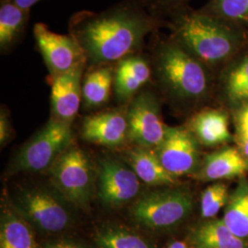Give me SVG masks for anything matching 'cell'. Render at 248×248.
<instances>
[{"label": "cell", "instance_id": "21", "mask_svg": "<svg viewBox=\"0 0 248 248\" xmlns=\"http://www.w3.org/2000/svg\"><path fill=\"white\" fill-rule=\"evenodd\" d=\"M192 248H248V242L231 232L222 220L203 222L191 234Z\"/></svg>", "mask_w": 248, "mask_h": 248}, {"label": "cell", "instance_id": "8", "mask_svg": "<svg viewBox=\"0 0 248 248\" xmlns=\"http://www.w3.org/2000/svg\"><path fill=\"white\" fill-rule=\"evenodd\" d=\"M129 139L137 146L155 149L163 141L167 126L161 115L157 95L150 89H142L127 106Z\"/></svg>", "mask_w": 248, "mask_h": 248}, {"label": "cell", "instance_id": "17", "mask_svg": "<svg viewBox=\"0 0 248 248\" xmlns=\"http://www.w3.org/2000/svg\"><path fill=\"white\" fill-rule=\"evenodd\" d=\"M31 10L0 0V53H10L26 32Z\"/></svg>", "mask_w": 248, "mask_h": 248}, {"label": "cell", "instance_id": "24", "mask_svg": "<svg viewBox=\"0 0 248 248\" xmlns=\"http://www.w3.org/2000/svg\"><path fill=\"white\" fill-rule=\"evenodd\" d=\"M200 11L222 20H245L248 19V0H212Z\"/></svg>", "mask_w": 248, "mask_h": 248}, {"label": "cell", "instance_id": "31", "mask_svg": "<svg viewBox=\"0 0 248 248\" xmlns=\"http://www.w3.org/2000/svg\"><path fill=\"white\" fill-rule=\"evenodd\" d=\"M3 1L12 2V3L16 4L17 6L22 8V9L31 10V8L33 5H35L37 2H39V1H41V0H3Z\"/></svg>", "mask_w": 248, "mask_h": 248}, {"label": "cell", "instance_id": "19", "mask_svg": "<svg viewBox=\"0 0 248 248\" xmlns=\"http://www.w3.org/2000/svg\"><path fill=\"white\" fill-rule=\"evenodd\" d=\"M247 161L238 151L227 148L206 156L199 173L204 181H213L239 177L246 173Z\"/></svg>", "mask_w": 248, "mask_h": 248}, {"label": "cell", "instance_id": "25", "mask_svg": "<svg viewBox=\"0 0 248 248\" xmlns=\"http://www.w3.org/2000/svg\"><path fill=\"white\" fill-rule=\"evenodd\" d=\"M226 87L232 100L237 102L248 100V55L231 70Z\"/></svg>", "mask_w": 248, "mask_h": 248}, {"label": "cell", "instance_id": "15", "mask_svg": "<svg viewBox=\"0 0 248 248\" xmlns=\"http://www.w3.org/2000/svg\"><path fill=\"white\" fill-rule=\"evenodd\" d=\"M115 63L87 67L82 80V104L88 109L106 105L113 91Z\"/></svg>", "mask_w": 248, "mask_h": 248}, {"label": "cell", "instance_id": "9", "mask_svg": "<svg viewBox=\"0 0 248 248\" xmlns=\"http://www.w3.org/2000/svg\"><path fill=\"white\" fill-rule=\"evenodd\" d=\"M33 36L49 77L62 75L78 65L87 64L85 53L70 34L53 32L45 23L38 22L33 28Z\"/></svg>", "mask_w": 248, "mask_h": 248}, {"label": "cell", "instance_id": "5", "mask_svg": "<svg viewBox=\"0 0 248 248\" xmlns=\"http://www.w3.org/2000/svg\"><path fill=\"white\" fill-rule=\"evenodd\" d=\"M51 181L67 202L88 208L94 192V169L88 155L69 147L48 169Z\"/></svg>", "mask_w": 248, "mask_h": 248}, {"label": "cell", "instance_id": "1", "mask_svg": "<svg viewBox=\"0 0 248 248\" xmlns=\"http://www.w3.org/2000/svg\"><path fill=\"white\" fill-rule=\"evenodd\" d=\"M169 20L152 14L141 0H123L99 12L82 10L68 22V34L87 58V67L116 63L145 51V39Z\"/></svg>", "mask_w": 248, "mask_h": 248}, {"label": "cell", "instance_id": "23", "mask_svg": "<svg viewBox=\"0 0 248 248\" xmlns=\"http://www.w3.org/2000/svg\"><path fill=\"white\" fill-rule=\"evenodd\" d=\"M222 221L240 238L248 237V186L244 185L229 198Z\"/></svg>", "mask_w": 248, "mask_h": 248}, {"label": "cell", "instance_id": "20", "mask_svg": "<svg viewBox=\"0 0 248 248\" xmlns=\"http://www.w3.org/2000/svg\"><path fill=\"white\" fill-rule=\"evenodd\" d=\"M0 248H38L32 227L12 206L1 213Z\"/></svg>", "mask_w": 248, "mask_h": 248}, {"label": "cell", "instance_id": "4", "mask_svg": "<svg viewBox=\"0 0 248 248\" xmlns=\"http://www.w3.org/2000/svg\"><path fill=\"white\" fill-rule=\"evenodd\" d=\"M66 200L43 187L18 191L11 206L32 228L46 234L58 233L71 225L73 216Z\"/></svg>", "mask_w": 248, "mask_h": 248}, {"label": "cell", "instance_id": "14", "mask_svg": "<svg viewBox=\"0 0 248 248\" xmlns=\"http://www.w3.org/2000/svg\"><path fill=\"white\" fill-rule=\"evenodd\" d=\"M87 64L55 77H49L51 83V110L53 119L71 124L82 103V80Z\"/></svg>", "mask_w": 248, "mask_h": 248}, {"label": "cell", "instance_id": "32", "mask_svg": "<svg viewBox=\"0 0 248 248\" xmlns=\"http://www.w3.org/2000/svg\"><path fill=\"white\" fill-rule=\"evenodd\" d=\"M168 248H191L183 241H175L169 245Z\"/></svg>", "mask_w": 248, "mask_h": 248}, {"label": "cell", "instance_id": "16", "mask_svg": "<svg viewBox=\"0 0 248 248\" xmlns=\"http://www.w3.org/2000/svg\"><path fill=\"white\" fill-rule=\"evenodd\" d=\"M125 161L145 184L165 186L176 182V177L163 167L154 149L137 146L125 154Z\"/></svg>", "mask_w": 248, "mask_h": 248}, {"label": "cell", "instance_id": "18", "mask_svg": "<svg viewBox=\"0 0 248 248\" xmlns=\"http://www.w3.org/2000/svg\"><path fill=\"white\" fill-rule=\"evenodd\" d=\"M188 125L197 141L204 145L221 144L231 138L227 115L219 109L207 108L196 113Z\"/></svg>", "mask_w": 248, "mask_h": 248}, {"label": "cell", "instance_id": "22", "mask_svg": "<svg viewBox=\"0 0 248 248\" xmlns=\"http://www.w3.org/2000/svg\"><path fill=\"white\" fill-rule=\"evenodd\" d=\"M96 248H154L147 239L123 226H105L95 235Z\"/></svg>", "mask_w": 248, "mask_h": 248}, {"label": "cell", "instance_id": "10", "mask_svg": "<svg viewBox=\"0 0 248 248\" xmlns=\"http://www.w3.org/2000/svg\"><path fill=\"white\" fill-rule=\"evenodd\" d=\"M154 150L163 167L174 177L195 172L200 164L198 141L182 127H168L163 141Z\"/></svg>", "mask_w": 248, "mask_h": 248}, {"label": "cell", "instance_id": "11", "mask_svg": "<svg viewBox=\"0 0 248 248\" xmlns=\"http://www.w3.org/2000/svg\"><path fill=\"white\" fill-rule=\"evenodd\" d=\"M140 179L130 167L118 160H101L97 194L102 203L117 207L131 202L140 191Z\"/></svg>", "mask_w": 248, "mask_h": 248}, {"label": "cell", "instance_id": "12", "mask_svg": "<svg viewBox=\"0 0 248 248\" xmlns=\"http://www.w3.org/2000/svg\"><path fill=\"white\" fill-rule=\"evenodd\" d=\"M127 106L120 105L85 117L81 128L82 137L88 142L105 146L123 144L129 138Z\"/></svg>", "mask_w": 248, "mask_h": 248}, {"label": "cell", "instance_id": "30", "mask_svg": "<svg viewBox=\"0 0 248 248\" xmlns=\"http://www.w3.org/2000/svg\"><path fill=\"white\" fill-rule=\"evenodd\" d=\"M83 248L79 245L73 243L70 241H56V242H50L45 244L43 248Z\"/></svg>", "mask_w": 248, "mask_h": 248}, {"label": "cell", "instance_id": "7", "mask_svg": "<svg viewBox=\"0 0 248 248\" xmlns=\"http://www.w3.org/2000/svg\"><path fill=\"white\" fill-rule=\"evenodd\" d=\"M71 124L51 119L19 151L13 162L14 172H41L49 169L64 151L71 147Z\"/></svg>", "mask_w": 248, "mask_h": 248}, {"label": "cell", "instance_id": "3", "mask_svg": "<svg viewBox=\"0 0 248 248\" xmlns=\"http://www.w3.org/2000/svg\"><path fill=\"white\" fill-rule=\"evenodd\" d=\"M171 37L205 66L223 62L239 51L242 38L224 20L185 9L169 20Z\"/></svg>", "mask_w": 248, "mask_h": 248}, {"label": "cell", "instance_id": "6", "mask_svg": "<svg viewBox=\"0 0 248 248\" xmlns=\"http://www.w3.org/2000/svg\"><path fill=\"white\" fill-rule=\"evenodd\" d=\"M192 209V196L186 189L156 190L138 199L132 208V216L143 227L165 230L184 221Z\"/></svg>", "mask_w": 248, "mask_h": 248}, {"label": "cell", "instance_id": "13", "mask_svg": "<svg viewBox=\"0 0 248 248\" xmlns=\"http://www.w3.org/2000/svg\"><path fill=\"white\" fill-rule=\"evenodd\" d=\"M153 67L147 50L130 54L115 63L113 92L121 105H128L150 82Z\"/></svg>", "mask_w": 248, "mask_h": 248}, {"label": "cell", "instance_id": "26", "mask_svg": "<svg viewBox=\"0 0 248 248\" xmlns=\"http://www.w3.org/2000/svg\"><path fill=\"white\" fill-rule=\"evenodd\" d=\"M228 189L222 183L208 186L202 194L201 213L205 219L214 217L227 202Z\"/></svg>", "mask_w": 248, "mask_h": 248}, {"label": "cell", "instance_id": "27", "mask_svg": "<svg viewBox=\"0 0 248 248\" xmlns=\"http://www.w3.org/2000/svg\"><path fill=\"white\" fill-rule=\"evenodd\" d=\"M152 14L164 18L171 17L178 11L186 9L189 0H141Z\"/></svg>", "mask_w": 248, "mask_h": 248}, {"label": "cell", "instance_id": "28", "mask_svg": "<svg viewBox=\"0 0 248 248\" xmlns=\"http://www.w3.org/2000/svg\"><path fill=\"white\" fill-rule=\"evenodd\" d=\"M237 137L241 149L248 157V105L243 108L238 116Z\"/></svg>", "mask_w": 248, "mask_h": 248}, {"label": "cell", "instance_id": "29", "mask_svg": "<svg viewBox=\"0 0 248 248\" xmlns=\"http://www.w3.org/2000/svg\"><path fill=\"white\" fill-rule=\"evenodd\" d=\"M11 133V124L9 122V115L7 110L3 108H1L0 113V142L1 146L9 141Z\"/></svg>", "mask_w": 248, "mask_h": 248}, {"label": "cell", "instance_id": "2", "mask_svg": "<svg viewBox=\"0 0 248 248\" xmlns=\"http://www.w3.org/2000/svg\"><path fill=\"white\" fill-rule=\"evenodd\" d=\"M146 50L150 55L153 76L171 98L196 102L206 96L209 90L207 66L174 38L156 31L149 36Z\"/></svg>", "mask_w": 248, "mask_h": 248}]
</instances>
